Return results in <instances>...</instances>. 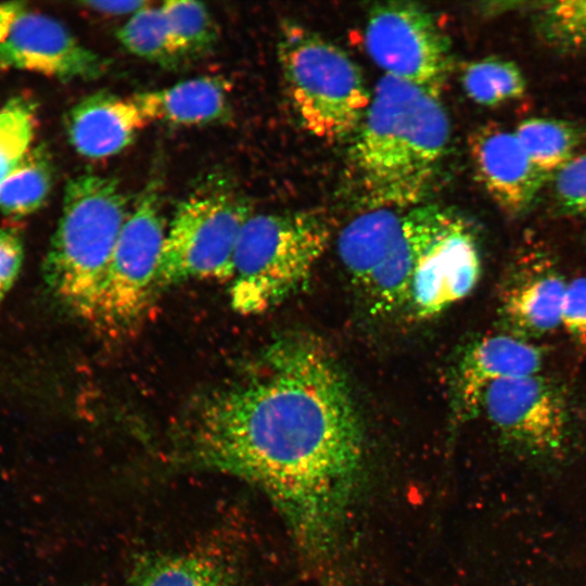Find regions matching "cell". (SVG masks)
<instances>
[{
    "mask_svg": "<svg viewBox=\"0 0 586 586\" xmlns=\"http://www.w3.org/2000/svg\"><path fill=\"white\" fill-rule=\"evenodd\" d=\"M181 459L240 477L281 514L324 586L358 488L364 432L346 381L316 341L273 343L258 373L205 394L179 431Z\"/></svg>",
    "mask_w": 586,
    "mask_h": 586,
    "instance_id": "1",
    "label": "cell"
},
{
    "mask_svg": "<svg viewBox=\"0 0 586 586\" xmlns=\"http://www.w3.org/2000/svg\"><path fill=\"white\" fill-rule=\"evenodd\" d=\"M450 138L440 99L384 75L353 136L347 170L370 209L420 205L438 173Z\"/></svg>",
    "mask_w": 586,
    "mask_h": 586,
    "instance_id": "2",
    "label": "cell"
},
{
    "mask_svg": "<svg viewBox=\"0 0 586 586\" xmlns=\"http://www.w3.org/2000/svg\"><path fill=\"white\" fill-rule=\"evenodd\" d=\"M129 213L128 200L114 178L86 174L65 186L43 276L65 308L91 323L110 258Z\"/></svg>",
    "mask_w": 586,
    "mask_h": 586,
    "instance_id": "3",
    "label": "cell"
},
{
    "mask_svg": "<svg viewBox=\"0 0 586 586\" xmlns=\"http://www.w3.org/2000/svg\"><path fill=\"white\" fill-rule=\"evenodd\" d=\"M454 216L433 204L378 208L343 228L339 256L371 313L386 315L406 308L422 254Z\"/></svg>",
    "mask_w": 586,
    "mask_h": 586,
    "instance_id": "4",
    "label": "cell"
},
{
    "mask_svg": "<svg viewBox=\"0 0 586 586\" xmlns=\"http://www.w3.org/2000/svg\"><path fill=\"white\" fill-rule=\"evenodd\" d=\"M329 240V225L317 213L252 214L234 253L232 308L256 315L282 303L307 281Z\"/></svg>",
    "mask_w": 586,
    "mask_h": 586,
    "instance_id": "5",
    "label": "cell"
},
{
    "mask_svg": "<svg viewBox=\"0 0 586 586\" xmlns=\"http://www.w3.org/2000/svg\"><path fill=\"white\" fill-rule=\"evenodd\" d=\"M278 56L302 127L327 141L354 136L371 95L349 55L314 30L288 22L281 27Z\"/></svg>",
    "mask_w": 586,
    "mask_h": 586,
    "instance_id": "6",
    "label": "cell"
},
{
    "mask_svg": "<svg viewBox=\"0 0 586 586\" xmlns=\"http://www.w3.org/2000/svg\"><path fill=\"white\" fill-rule=\"evenodd\" d=\"M247 200L222 175H211L179 203L161 253L157 291L191 280L231 281Z\"/></svg>",
    "mask_w": 586,
    "mask_h": 586,
    "instance_id": "7",
    "label": "cell"
},
{
    "mask_svg": "<svg viewBox=\"0 0 586 586\" xmlns=\"http://www.w3.org/2000/svg\"><path fill=\"white\" fill-rule=\"evenodd\" d=\"M166 235L161 199L151 186L130 211L110 258L92 323L111 335L132 331L157 292Z\"/></svg>",
    "mask_w": 586,
    "mask_h": 586,
    "instance_id": "8",
    "label": "cell"
},
{
    "mask_svg": "<svg viewBox=\"0 0 586 586\" xmlns=\"http://www.w3.org/2000/svg\"><path fill=\"white\" fill-rule=\"evenodd\" d=\"M365 41L385 75L440 98L451 68L450 43L426 8L410 1L375 3L367 17Z\"/></svg>",
    "mask_w": 586,
    "mask_h": 586,
    "instance_id": "9",
    "label": "cell"
},
{
    "mask_svg": "<svg viewBox=\"0 0 586 586\" xmlns=\"http://www.w3.org/2000/svg\"><path fill=\"white\" fill-rule=\"evenodd\" d=\"M509 444L531 456L559 454L568 440L569 417L563 397L546 379L525 375L497 381L480 405Z\"/></svg>",
    "mask_w": 586,
    "mask_h": 586,
    "instance_id": "10",
    "label": "cell"
},
{
    "mask_svg": "<svg viewBox=\"0 0 586 586\" xmlns=\"http://www.w3.org/2000/svg\"><path fill=\"white\" fill-rule=\"evenodd\" d=\"M481 275L475 235L455 214L422 254L412 277L405 310L429 319L469 295Z\"/></svg>",
    "mask_w": 586,
    "mask_h": 586,
    "instance_id": "11",
    "label": "cell"
},
{
    "mask_svg": "<svg viewBox=\"0 0 586 586\" xmlns=\"http://www.w3.org/2000/svg\"><path fill=\"white\" fill-rule=\"evenodd\" d=\"M0 68L29 71L64 81L102 76L107 62L59 21L25 9L0 41Z\"/></svg>",
    "mask_w": 586,
    "mask_h": 586,
    "instance_id": "12",
    "label": "cell"
},
{
    "mask_svg": "<svg viewBox=\"0 0 586 586\" xmlns=\"http://www.w3.org/2000/svg\"><path fill=\"white\" fill-rule=\"evenodd\" d=\"M469 143L475 175L497 205L512 217L530 211L548 181L514 131L486 124L472 133Z\"/></svg>",
    "mask_w": 586,
    "mask_h": 586,
    "instance_id": "13",
    "label": "cell"
},
{
    "mask_svg": "<svg viewBox=\"0 0 586 586\" xmlns=\"http://www.w3.org/2000/svg\"><path fill=\"white\" fill-rule=\"evenodd\" d=\"M565 290L566 284L547 253L524 251L502 285V316L520 334L543 335L560 326Z\"/></svg>",
    "mask_w": 586,
    "mask_h": 586,
    "instance_id": "14",
    "label": "cell"
},
{
    "mask_svg": "<svg viewBox=\"0 0 586 586\" xmlns=\"http://www.w3.org/2000/svg\"><path fill=\"white\" fill-rule=\"evenodd\" d=\"M146 123L132 98L98 91L71 109L66 116V131L80 155L104 158L126 149Z\"/></svg>",
    "mask_w": 586,
    "mask_h": 586,
    "instance_id": "15",
    "label": "cell"
},
{
    "mask_svg": "<svg viewBox=\"0 0 586 586\" xmlns=\"http://www.w3.org/2000/svg\"><path fill=\"white\" fill-rule=\"evenodd\" d=\"M540 365L539 349L517 336L494 334L477 340L467 348L457 371L456 397L461 412L477 411L491 384L536 374Z\"/></svg>",
    "mask_w": 586,
    "mask_h": 586,
    "instance_id": "16",
    "label": "cell"
},
{
    "mask_svg": "<svg viewBox=\"0 0 586 586\" xmlns=\"http://www.w3.org/2000/svg\"><path fill=\"white\" fill-rule=\"evenodd\" d=\"M146 122L178 126L204 125L221 119L228 112L226 81L216 76H201L167 88L144 91L131 97Z\"/></svg>",
    "mask_w": 586,
    "mask_h": 586,
    "instance_id": "17",
    "label": "cell"
},
{
    "mask_svg": "<svg viewBox=\"0 0 586 586\" xmlns=\"http://www.w3.org/2000/svg\"><path fill=\"white\" fill-rule=\"evenodd\" d=\"M129 586H239L230 568L203 552L144 557L135 568Z\"/></svg>",
    "mask_w": 586,
    "mask_h": 586,
    "instance_id": "18",
    "label": "cell"
},
{
    "mask_svg": "<svg viewBox=\"0 0 586 586\" xmlns=\"http://www.w3.org/2000/svg\"><path fill=\"white\" fill-rule=\"evenodd\" d=\"M514 133L547 181L576 154L584 140V129L578 124L548 117L526 118Z\"/></svg>",
    "mask_w": 586,
    "mask_h": 586,
    "instance_id": "19",
    "label": "cell"
},
{
    "mask_svg": "<svg viewBox=\"0 0 586 586\" xmlns=\"http://www.w3.org/2000/svg\"><path fill=\"white\" fill-rule=\"evenodd\" d=\"M117 39L133 55L166 68H175L187 60L161 5L149 4L131 15L117 30Z\"/></svg>",
    "mask_w": 586,
    "mask_h": 586,
    "instance_id": "20",
    "label": "cell"
},
{
    "mask_svg": "<svg viewBox=\"0 0 586 586\" xmlns=\"http://www.w3.org/2000/svg\"><path fill=\"white\" fill-rule=\"evenodd\" d=\"M52 186V164L42 149L29 150L0 184V211L24 216L38 209Z\"/></svg>",
    "mask_w": 586,
    "mask_h": 586,
    "instance_id": "21",
    "label": "cell"
},
{
    "mask_svg": "<svg viewBox=\"0 0 586 586\" xmlns=\"http://www.w3.org/2000/svg\"><path fill=\"white\" fill-rule=\"evenodd\" d=\"M467 95L475 103L495 106L521 98L526 80L520 67L501 58H485L466 66L461 76Z\"/></svg>",
    "mask_w": 586,
    "mask_h": 586,
    "instance_id": "22",
    "label": "cell"
},
{
    "mask_svg": "<svg viewBox=\"0 0 586 586\" xmlns=\"http://www.w3.org/2000/svg\"><path fill=\"white\" fill-rule=\"evenodd\" d=\"M534 30L547 47L572 52L586 50V0H559L536 9Z\"/></svg>",
    "mask_w": 586,
    "mask_h": 586,
    "instance_id": "23",
    "label": "cell"
},
{
    "mask_svg": "<svg viewBox=\"0 0 586 586\" xmlns=\"http://www.w3.org/2000/svg\"><path fill=\"white\" fill-rule=\"evenodd\" d=\"M170 30L187 59L203 55L217 41V28L206 7L196 1L169 0L161 4Z\"/></svg>",
    "mask_w": 586,
    "mask_h": 586,
    "instance_id": "24",
    "label": "cell"
},
{
    "mask_svg": "<svg viewBox=\"0 0 586 586\" xmlns=\"http://www.w3.org/2000/svg\"><path fill=\"white\" fill-rule=\"evenodd\" d=\"M35 131V110L28 101L16 98L0 110V184L18 165Z\"/></svg>",
    "mask_w": 586,
    "mask_h": 586,
    "instance_id": "25",
    "label": "cell"
},
{
    "mask_svg": "<svg viewBox=\"0 0 586 586\" xmlns=\"http://www.w3.org/2000/svg\"><path fill=\"white\" fill-rule=\"evenodd\" d=\"M550 182L552 199L560 212L586 216V152L575 154Z\"/></svg>",
    "mask_w": 586,
    "mask_h": 586,
    "instance_id": "26",
    "label": "cell"
},
{
    "mask_svg": "<svg viewBox=\"0 0 586 586\" xmlns=\"http://www.w3.org/2000/svg\"><path fill=\"white\" fill-rule=\"evenodd\" d=\"M560 326L579 346L586 348V277L566 284Z\"/></svg>",
    "mask_w": 586,
    "mask_h": 586,
    "instance_id": "27",
    "label": "cell"
},
{
    "mask_svg": "<svg viewBox=\"0 0 586 586\" xmlns=\"http://www.w3.org/2000/svg\"><path fill=\"white\" fill-rule=\"evenodd\" d=\"M23 262V243L12 229L0 228V302L12 288Z\"/></svg>",
    "mask_w": 586,
    "mask_h": 586,
    "instance_id": "28",
    "label": "cell"
},
{
    "mask_svg": "<svg viewBox=\"0 0 586 586\" xmlns=\"http://www.w3.org/2000/svg\"><path fill=\"white\" fill-rule=\"evenodd\" d=\"M90 10L106 15H129V17L149 3L145 1H87L84 3Z\"/></svg>",
    "mask_w": 586,
    "mask_h": 586,
    "instance_id": "29",
    "label": "cell"
},
{
    "mask_svg": "<svg viewBox=\"0 0 586 586\" xmlns=\"http://www.w3.org/2000/svg\"><path fill=\"white\" fill-rule=\"evenodd\" d=\"M24 10L22 2H8L0 4V41L8 34L15 17Z\"/></svg>",
    "mask_w": 586,
    "mask_h": 586,
    "instance_id": "30",
    "label": "cell"
}]
</instances>
